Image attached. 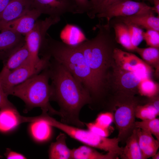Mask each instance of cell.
Listing matches in <instances>:
<instances>
[{
  "instance_id": "21",
  "label": "cell",
  "mask_w": 159,
  "mask_h": 159,
  "mask_svg": "<svg viewBox=\"0 0 159 159\" xmlns=\"http://www.w3.org/2000/svg\"><path fill=\"white\" fill-rule=\"evenodd\" d=\"M136 128L125 141L126 145L123 147L119 157L122 159H142L141 150L140 148Z\"/></svg>"
},
{
  "instance_id": "11",
  "label": "cell",
  "mask_w": 159,
  "mask_h": 159,
  "mask_svg": "<svg viewBox=\"0 0 159 159\" xmlns=\"http://www.w3.org/2000/svg\"><path fill=\"white\" fill-rule=\"evenodd\" d=\"M114 64L122 70L136 72L151 77L152 67L135 55L124 51L117 47L113 52Z\"/></svg>"
},
{
  "instance_id": "38",
  "label": "cell",
  "mask_w": 159,
  "mask_h": 159,
  "mask_svg": "<svg viewBox=\"0 0 159 159\" xmlns=\"http://www.w3.org/2000/svg\"><path fill=\"white\" fill-rule=\"evenodd\" d=\"M100 0H90V2L91 4V9L90 11L87 14L89 16L92 12L95 9L98 4Z\"/></svg>"
},
{
  "instance_id": "7",
  "label": "cell",
  "mask_w": 159,
  "mask_h": 159,
  "mask_svg": "<svg viewBox=\"0 0 159 159\" xmlns=\"http://www.w3.org/2000/svg\"><path fill=\"white\" fill-rule=\"evenodd\" d=\"M41 58V61L36 64L32 63L28 60L11 71L7 72L1 70L0 72V80L3 88L7 95L8 92L11 88L39 73L46 67L50 58L44 55Z\"/></svg>"
},
{
  "instance_id": "25",
  "label": "cell",
  "mask_w": 159,
  "mask_h": 159,
  "mask_svg": "<svg viewBox=\"0 0 159 159\" xmlns=\"http://www.w3.org/2000/svg\"><path fill=\"white\" fill-rule=\"evenodd\" d=\"M138 93L141 96L149 97L159 94V85L151 77H147L140 82L138 87Z\"/></svg>"
},
{
  "instance_id": "29",
  "label": "cell",
  "mask_w": 159,
  "mask_h": 159,
  "mask_svg": "<svg viewBox=\"0 0 159 159\" xmlns=\"http://www.w3.org/2000/svg\"><path fill=\"white\" fill-rule=\"evenodd\" d=\"M126 25L129 29L131 43L133 46L136 48L143 40L144 32L142 29L136 26Z\"/></svg>"
},
{
  "instance_id": "33",
  "label": "cell",
  "mask_w": 159,
  "mask_h": 159,
  "mask_svg": "<svg viewBox=\"0 0 159 159\" xmlns=\"http://www.w3.org/2000/svg\"><path fill=\"white\" fill-rule=\"evenodd\" d=\"M84 123L88 130L95 134L104 137H107L109 135L108 128L102 127L95 122Z\"/></svg>"
},
{
  "instance_id": "34",
  "label": "cell",
  "mask_w": 159,
  "mask_h": 159,
  "mask_svg": "<svg viewBox=\"0 0 159 159\" xmlns=\"http://www.w3.org/2000/svg\"><path fill=\"white\" fill-rule=\"evenodd\" d=\"M8 95L5 92L0 80V109H16L14 105L8 99Z\"/></svg>"
},
{
  "instance_id": "22",
  "label": "cell",
  "mask_w": 159,
  "mask_h": 159,
  "mask_svg": "<svg viewBox=\"0 0 159 159\" xmlns=\"http://www.w3.org/2000/svg\"><path fill=\"white\" fill-rule=\"evenodd\" d=\"M21 116L16 109L0 110V131H8L20 124Z\"/></svg>"
},
{
  "instance_id": "5",
  "label": "cell",
  "mask_w": 159,
  "mask_h": 159,
  "mask_svg": "<svg viewBox=\"0 0 159 159\" xmlns=\"http://www.w3.org/2000/svg\"><path fill=\"white\" fill-rule=\"evenodd\" d=\"M142 104V100L135 96L115 93L109 97L104 110L112 114L119 142L125 143L136 128L135 110L138 105Z\"/></svg>"
},
{
  "instance_id": "42",
  "label": "cell",
  "mask_w": 159,
  "mask_h": 159,
  "mask_svg": "<svg viewBox=\"0 0 159 159\" xmlns=\"http://www.w3.org/2000/svg\"><path fill=\"white\" fill-rule=\"evenodd\" d=\"M150 2L153 3V0H145Z\"/></svg>"
},
{
  "instance_id": "35",
  "label": "cell",
  "mask_w": 159,
  "mask_h": 159,
  "mask_svg": "<svg viewBox=\"0 0 159 159\" xmlns=\"http://www.w3.org/2000/svg\"><path fill=\"white\" fill-rule=\"evenodd\" d=\"M159 147L158 141L145 147L141 151L142 159L152 157L157 153Z\"/></svg>"
},
{
  "instance_id": "30",
  "label": "cell",
  "mask_w": 159,
  "mask_h": 159,
  "mask_svg": "<svg viewBox=\"0 0 159 159\" xmlns=\"http://www.w3.org/2000/svg\"><path fill=\"white\" fill-rule=\"evenodd\" d=\"M143 40L150 47L159 48V32L152 29L144 32Z\"/></svg>"
},
{
  "instance_id": "4",
  "label": "cell",
  "mask_w": 159,
  "mask_h": 159,
  "mask_svg": "<svg viewBox=\"0 0 159 159\" xmlns=\"http://www.w3.org/2000/svg\"><path fill=\"white\" fill-rule=\"evenodd\" d=\"M49 80L46 67L41 73L11 88L7 95L19 98L29 108L40 107L42 112H48L50 115L59 116V111L53 108L49 102L51 95Z\"/></svg>"
},
{
  "instance_id": "41",
  "label": "cell",
  "mask_w": 159,
  "mask_h": 159,
  "mask_svg": "<svg viewBox=\"0 0 159 159\" xmlns=\"http://www.w3.org/2000/svg\"><path fill=\"white\" fill-rule=\"evenodd\" d=\"M153 159H159V151L158 152L155 154L152 157Z\"/></svg>"
},
{
  "instance_id": "32",
  "label": "cell",
  "mask_w": 159,
  "mask_h": 159,
  "mask_svg": "<svg viewBox=\"0 0 159 159\" xmlns=\"http://www.w3.org/2000/svg\"><path fill=\"white\" fill-rule=\"evenodd\" d=\"M124 0H100L96 7L89 17L95 18L96 15L103 11L107 8L118 2Z\"/></svg>"
},
{
  "instance_id": "15",
  "label": "cell",
  "mask_w": 159,
  "mask_h": 159,
  "mask_svg": "<svg viewBox=\"0 0 159 159\" xmlns=\"http://www.w3.org/2000/svg\"><path fill=\"white\" fill-rule=\"evenodd\" d=\"M41 14L37 9L32 8L21 16L2 26L0 30L9 29L25 36L33 29Z\"/></svg>"
},
{
  "instance_id": "20",
  "label": "cell",
  "mask_w": 159,
  "mask_h": 159,
  "mask_svg": "<svg viewBox=\"0 0 159 159\" xmlns=\"http://www.w3.org/2000/svg\"><path fill=\"white\" fill-rule=\"evenodd\" d=\"M26 122H32L30 130L34 138L38 141L44 142L48 140L52 133V126L46 121L33 117H26Z\"/></svg>"
},
{
  "instance_id": "40",
  "label": "cell",
  "mask_w": 159,
  "mask_h": 159,
  "mask_svg": "<svg viewBox=\"0 0 159 159\" xmlns=\"http://www.w3.org/2000/svg\"><path fill=\"white\" fill-rule=\"evenodd\" d=\"M153 3L154 5L152 7L153 11L159 16V0H153Z\"/></svg>"
},
{
  "instance_id": "10",
  "label": "cell",
  "mask_w": 159,
  "mask_h": 159,
  "mask_svg": "<svg viewBox=\"0 0 159 159\" xmlns=\"http://www.w3.org/2000/svg\"><path fill=\"white\" fill-rule=\"evenodd\" d=\"M150 6L143 2L132 0H124L116 2L109 6L96 17L105 18L109 23L114 17L131 16L150 8Z\"/></svg>"
},
{
  "instance_id": "31",
  "label": "cell",
  "mask_w": 159,
  "mask_h": 159,
  "mask_svg": "<svg viewBox=\"0 0 159 159\" xmlns=\"http://www.w3.org/2000/svg\"><path fill=\"white\" fill-rule=\"evenodd\" d=\"M113 122V117L112 113L105 111L99 114L95 122L102 127L109 128Z\"/></svg>"
},
{
  "instance_id": "18",
  "label": "cell",
  "mask_w": 159,
  "mask_h": 159,
  "mask_svg": "<svg viewBox=\"0 0 159 159\" xmlns=\"http://www.w3.org/2000/svg\"><path fill=\"white\" fill-rule=\"evenodd\" d=\"M55 142L50 145L49 157L51 159H71L72 151L67 147L66 140V135L60 132L57 137Z\"/></svg>"
},
{
  "instance_id": "17",
  "label": "cell",
  "mask_w": 159,
  "mask_h": 159,
  "mask_svg": "<svg viewBox=\"0 0 159 159\" xmlns=\"http://www.w3.org/2000/svg\"><path fill=\"white\" fill-rule=\"evenodd\" d=\"M29 53L25 42L12 52L3 61L2 69L11 71L24 64L29 60Z\"/></svg>"
},
{
  "instance_id": "9",
  "label": "cell",
  "mask_w": 159,
  "mask_h": 159,
  "mask_svg": "<svg viewBox=\"0 0 159 159\" xmlns=\"http://www.w3.org/2000/svg\"><path fill=\"white\" fill-rule=\"evenodd\" d=\"M60 19L59 17L49 16L44 20H37L32 30L25 35L30 62L36 64L40 62L41 58L39 56V51L47 31L51 26L58 23Z\"/></svg>"
},
{
  "instance_id": "39",
  "label": "cell",
  "mask_w": 159,
  "mask_h": 159,
  "mask_svg": "<svg viewBox=\"0 0 159 159\" xmlns=\"http://www.w3.org/2000/svg\"><path fill=\"white\" fill-rule=\"evenodd\" d=\"M11 0H0V14L4 10Z\"/></svg>"
},
{
  "instance_id": "1",
  "label": "cell",
  "mask_w": 159,
  "mask_h": 159,
  "mask_svg": "<svg viewBox=\"0 0 159 159\" xmlns=\"http://www.w3.org/2000/svg\"><path fill=\"white\" fill-rule=\"evenodd\" d=\"M49 73L51 95L50 101L58 104L61 122L79 128L85 123L80 119L82 107L92 103L88 92L62 65L50 58L46 67Z\"/></svg>"
},
{
  "instance_id": "8",
  "label": "cell",
  "mask_w": 159,
  "mask_h": 159,
  "mask_svg": "<svg viewBox=\"0 0 159 159\" xmlns=\"http://www.w3.org/2000/svg\"><path fill=\"white\" fill-rule=\"evenodd\" d=\"M109 77L107 87L113 85V93H120L130 96L138 93V87L143 79L151 77L140 73L124 70L114 64Z\"/></svg>"
},
{
  "instance_id": "19",
  "label": "cell",
  "mask_w": 159,
  "mask_h": 159,
  "mask_svg": "<svg viewBox=\"0 0 159 159\" xmlns=\"http://www.w3.org/2000/svg\"><path fill=\"white\" fill-rule=\"evenodd\" d=\"M72 159H116L119 157L115 154L107 153L104 154L87 145H82L71 149Z\"/></svg>"
},
{
  "instance_id": "2",
  "label": "cell",
  "mask_w": 159,
  "mask_h": 159,
  "mask_svg": "<svg viewBox=\"0 0 159 159\" xmlns=\"http://www.w3.org/2000/svg\"><path fill=\"white\" fill-rule=\"evenodd\" d=\"M62 65L87 90L92 99L89 107L96 109L104 104L107 94L100 85L77 45L53 39L47 34L39 53Z\"/></svg>"
},
{
  "instance_id": "24",
  "label": "cell",
  "mask_w": 159,
  "mask_h": 159,
  "mask_svg": "<svg viewBox=\"0 0 159 159\" xmlns=\"http://www.w3.org/2000/svg\"><path fill=\"white\" fill-rule=\"evenodd\" d=\"M138 53L146 64L155 69V74L159 77V48L150 47L145 48L138 47L135 52Z\"/></svg>"
},
{
  "instance_id": "3",
  "label": "cell",
  "mask_w": 159,
  "mask_h": 159,
  "mask_svg": "<svg viewBox=\"0 0 159 159\" xmlns=\"http://www.w3.org/2000/svg\"><path fill=\"white\" fill-rule=\"evenodd\" d=\"M96 27L98 31L95 37L77 45L97 80L106 91L110 70L114 64L113 52L117 42L110 23H100Z\"/></svg>"
},
{
  "instance_id": "26",
  "label": "cell",
  "mask_w": 159,
  "mask_h": 159,
  "mask_svg": "<svg viewBox=\"0 0 159 159\" xmlns=\"http://www.w3.org/2000/svg\"><path fill=\"white\" fill-rule=\"evenodd\" d=\"M159 114V111L148 103L138 105L135 110V117L142 120L156 118Z\"/></svg>"
},
{
  "instance_id": "14",
  "label": "cell",
  "mask_w": 159,
  "mask_h": 159,
  "mask_svg": "<svg viewBox=\"0 0 159 159\" xmlns=\"http://www.w3.org/2000/svg\"><path fill=\"white\" fill-rule=\"evenodd\" d=\"M153 7L133 15L118 17L119 21L126 24H131L141 29H152L159 32V16H156Z\"/></svg>"
},
{
  "instance_id": "13",
  "label": "cell",
  "mask_w": 159,
  "mask_h": 159,
  "mask_svg": "<svg viewBox=\"0 0 159 159\" xmlns=\"http://www.w3.org/2000/svg\"><path fill=\"white\" fill-rule=\"evenodd\" d=\"M25 42L23 35L9 29L0 30V60H5Z\"/></svg>"
},
{
  "instance_id": "12",
  "label": "cell",
  "mask_w": 159,
  "mask_h": 159,
  "mask_svg": "<svg viewBox=\"0 0 159 159\" xmlns=\"http://www.w3.org/2000/svg\"><path fill=\"white\" fill-rule=\"evenodd\" d=\"M31 2L32 8L49 16L61 18L66 13L77 14L73 0H31Z\"/></svg>"
},
{
  "instance_id": "43",
  "label": "cell",
  "mask_w": 159,
  "mask_h": 159,
  "mask_svg": "<svg viewBox=\"0 0 159 159\" xmlns=\"http://www.w3.org/2000/svg\"><path fill=\"white\" fill-rule=\"evenodd\" d=\"M1 157H2L0 155V158H1Z\"/></svg>"
},
{
  "instance_id": "28",
  "label": "cell",
  "mask_w": 159,
  "mask_h": 159,
  "mask_svg": "<svg viewBox=\"0 0 159 159\" xmlns=\"http://www.w3.org/2000/svg\"><path fill=\"white\" fill-rule=\"evenodd\" d=\"M136 130L138 143L141 151L146 147L158 141L155 139L152 134L149 132L139 128H137Z\"/></svg>"
},
{
  "instance_id": "37",
  "label": "cell",
  "mask_w": 159,
  "mask_h": 159,
  "mask_svg": "<svg viewBox=\"0 0 159 159\" xmlns=\"http://www.w3.org/2000/svg\"><path fill=\"white\" fill-rule=\"evenodd\" d=\"M5 155L8 159H24L26 157L24 155L13 151L9 148L6 149Z\"/></svg>"
},
{
  "instance_id": "27",
  "label": "cell",
  "mask_w": 159,
  "mask_h": 159,
  "mask_svg": "<svg viewBox=\"0 0 159 159\" xmlns=\"http://www.w3.org/2000/svg\"><path fill=\"white\" fill-rule=\"evenodd\" d=\"M135 126L136 128L147 131L153 135L156 139L159 141V119H153L136 121Z\"/></svg>"
},
{
  "instance_id": "16",
  "label": "cell",
  "mask_w": 159,
  "mask_h": 159,
  "mask_svg": "<svg viewBox=\"0 0 159 159\" xmlns=\"http://www.w3.org/2000/svg\"><path fill=\"white\" fill-rule=\"evenodd\" d=\"M32 8L31 0H11L0 14V28Z\"/></svg>"
},
{
  "instance_id": "23",
  "label": "cell",
  "mask_w": 159,
  "mask_h": 159,
  "mask_svg": "<svg viewBox=\"0 0 159 159\" xmlns=\"http://www.w3.org/2000/svg\"><path fill=\"white\" fill-rule=\"evenodd\" d=\"M115 38L117 43L127 51L135 52L136 48L132 44L129 29L125 24L119 21L113 26Z\"/></svg>"
},
{
  "instance_id": "36",
  "label": "cell",
  "mask_w": 159,
  "mask_h": 159,
  "mask_svg": "<svg viewBox=\"0 0 159 159\" xmlns=\"http://www.w3.org/2000/svg\"><path fill=\"white\" fill-rule=\"evenodd\" d=\"M75 3L77 9V14H87L90 10L91 4L89 0H73Z\"/></svg>"
},
{
  "instance_id": "6",
  "label": "cell",
  "mask_w": 159,
  "mask_h": 159,
  "mask_svg": "<svg viewBox=\"0 0 159 159\" xmlns=\"http://www.w3.org/2000/svg\"><path fill=\"white\" fill-rule=\"evenodd\" d=\"M44 120L52 126L57 128L72 138L92 148H97L107 152L114 153L119 148L117 138H109L102 136L85 130L62 123L45 115Z\"/></svg>"
}]
</instances>
